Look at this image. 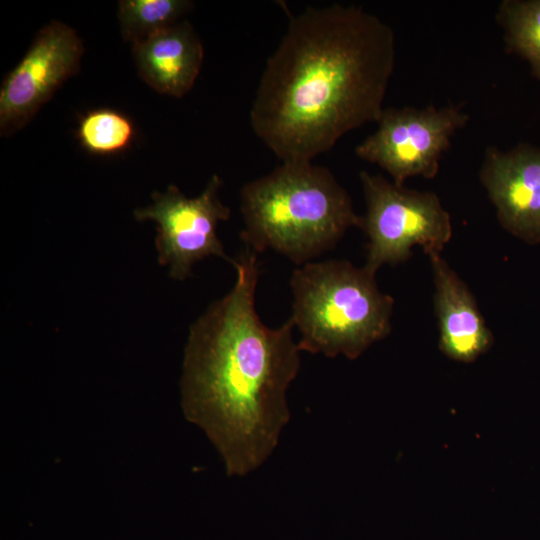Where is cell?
<instances>
[{
  "label": "cell",
  "mask_w": 540,
  "mask_h": 540,
  "mask_svg": "<svg viewBox=\"0 0 540 540\" xmlns=\"http://www.w3.org/2000/svg\"><path fill=\"white\" fill-rule=\"evenodd\" d=\"M395 55L392 28L361 7L306 8L266 62L250 109L254 133L281 162H312L379 120Z\"/></svg>",
  "instance_id": "obj_1"
},
{
  "label": "cell",
  "mask_w": 540,
  "mask_h": 540,
  "mask_svg": "<svg viewBox=\"0 0 540 540\" xmlns=\"http://www.w3.org/2000/svg\"><path fill=\"white\" fill-rule=\"evenodd\" d=\"M257 254L245 245L236 282L190 328L182 406L218 449L228 475L246 476L278 444L290 412L286 392L300 368L289 319L269 328L255 308Z\"/></svg>",
  "instance_id": "obj_2"
},
{
  "label": "cell",
  "mask_w": 540,
  "mask_h": 540,
  "mask_svg": "<svg viewBox=\"0 0 540 540\" xmlns=\"http://www.w3.org/2000/svg\"><path fill=\"white\" fill-rule=\"evenodd\" d=\"M240 198L245 245L256 253L271 249L296 264L310 262L362 224L331 171L312 162H282L246 183Z\"/></svg>",
  "instance_id": "obj_3"
},
{
  "label": "cell",
  "mask_w": 540,
  "mask_h": 540,
  "mask_svg": "<svg viewBox=\"0 0 540 540\" xmlns=\"http://www.w3.org/2000/svg\"><path fill=\"white\" fill-rule=\"evenodd\" d=\"M290 285L300 350L327 357L358 358L391 332L394 299L382 293L375 273L346 260L308 262Z\"/></svg>",
  "instance_id": "obj_4"
},
{
  "label": "cell",
  "mask_w": 540,
  "mask_h": 540,
  "mask_svg": "<svg viewBox=\"0 0 540 540\" xmlns=\"http://www.w3.org/2000/svg\"><path fill=\"white\" fill-rule=\"evenodd\" d=\"M366 202L361 229L369 238L365 268L407 261L412 247L440 254L452 237L450 214L434 192L418 191L367 171L359 174Z\"/></svg>",
  "instance_id": "obj_5"
},
{
  "label": "cell",
  "mask_w": 540,
  "mask_h": 540,
  "mask_svg": "<svg viewBox=\"0 0 540 540\" xmlns=\"http://www.w3.org/2000/svg\"><path fill=\"white\" fill-rule=\"evenodd\" d=\"M469 119L463 103L384 108L377 129L356 146L355 153L385 170L397 185L414 176L432 179L451 138Z\"/></svg>",
  "instance_id": "obj_6"
},
{
  "label": "cell",
  "mask_w": 540,
  "mask_h": 540,
  "mask_svg": "<svg viewBox=\"0 0 540 540\" xmlns=\"http://www.w3.org/2000/svg\"><path fill=\"white\" fill-rule=\"evenodd\" d=\"M221 186L222 180L213 175L199 196L188 198L170 185L164 193H153L152 205L135 210L137 220L157 223L159 262L169 265L173 278L183 280L196 261L212 255L233 264L216 233L218 223L231 215L218 197Z\"/></svg>",
  "instance_id": "obj_7"
},
{
  "label": "cell",
  "mask_w": 540,
  "mask_h": 540,
  "mask_svg": "<svg viewBox=\"0 0 540 540\" xmlns=\"http://www.w3.org/2000/svg\"><path fill=\"white\" fill-rule=\"evenodd\" d=\"M84 52L81 39L70 26L51 21L34 38L0 89V133L22 129L54 94L79 70Z\"/></svg>",
  "instance_id": "obj_8"
},
{
  "label": "cell",
  "mask_w": 540,
  "mask_h": 540,
  "mask_svg": "<svg viewBox=\"0 0 540 540\" xmlns=\"http://www.w3.org/2000/svg\"><path fill=\"white\" fill-rule=\"evenodd\" d=\"M479 179L500 225L528 244H539L540 146L521 142L508 151L487 147Z\"/></svg>",
  "instance_id": "obj_9"
},
{
  "label": "cell",
  "mask_w": 540,
  "mask_h": 540,
  "mask_svg": "<svg viewBox=\"0 0 540 540\" xmlns=\"http://www.w3.org/2000/svg\"><path fill=\"white\" fill-rule=\"evenodd\" d=\"M435 286L439 349L448 358L471 363L493 345L494 337L465 282L441 254L429 256Z\"/></svg>",
  "instance_id": "obj_10"
},
{
  "label": "cell",
  "mask_w": 540,
  "mask_h": 540,
  "mask_svg": "<svg viewBox=\"0 0 540 540\" xmlns=\"http://www.w3.org/2000/svg\"><path fill=\"white\" fill-rule=\"evenodd\" d=\"M140 77L157 92L176 98L188 93L204 59L202 42L188 21H181L132 45Z\"/></svg>",
  "instance_id": "obj_11"
},
{
  "label": "cell",
  "mask_w": 540,
  "mask_h": 540,
  "mask_svg": "<svg viewBox=\"0 0 540 540\" xmlns=\"http://www.w3.org/2000/svg\"><path fill=\"white\" fill-rule=\"evenodd\" d=\"M496 20L505 50L526 60L532 76L540 80V0H503Z\"/></svg>",
  "instance_id": "obj_12"
},
{
  "label": "cell",
  "mask_w": 540,
  "mask_h": 540,
  "mask_svg": "<svg viewBox=\"0 0 540 540\" xmlns=\"http://www.w3.org/2000/svg\"><path fill=\"white\" fill-rule=\"evenodd\" d=\"M193 8L188 0H121L118 19L123 38L132 45L179 23Z\"/></svg>",
  "instance_id": "obj_13"
},
{
  "label": "cell",
  "mask_w": 540,
  "mask_h": 540,
  "mask_svg": "<svg viewBox=\"0 0 540 540\" xmlns=\"http://www.w3.org/2000/svg\"><path fill=\"white\" fill-rule=\"evenodd\" d=\"M134 126L125 115L100 108L84 115L78 127V139L93 154L109 155L124 150L132 141Z\"/></svg>",
  "instance_id": "obj_14"
}]
</instances>
